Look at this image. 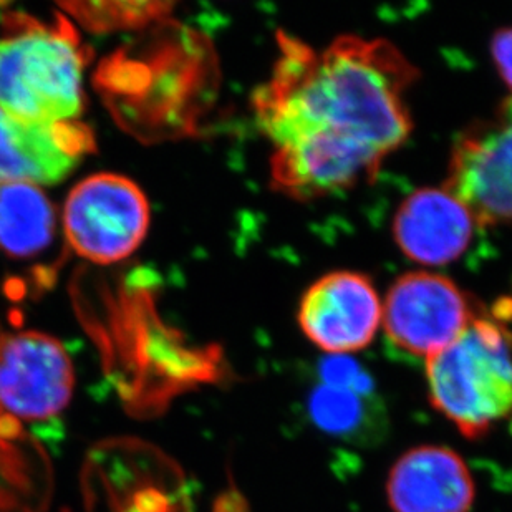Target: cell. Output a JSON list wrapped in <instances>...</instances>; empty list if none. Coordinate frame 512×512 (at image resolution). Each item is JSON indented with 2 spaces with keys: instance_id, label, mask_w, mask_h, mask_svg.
<instances>
[{
  "instance_id": "cell-11",
  "label": "cell",
  "mask_w": 512,
  "mask_h": 512,
  "mask_svg": "<svg viewBox=\"0 0 512 512\" xmlns=\"http://www.w3.org/2000/svg\"><path fill=\"white\" fill-rule=\"evenodd\" d=\"M387 496L393 512H469L474 503L473 476L456 451L418 446L393 464Z\"/></svg>"
},
{
  "instance_id": "cell-15",
  "label": "cell",
  "mask_w": 512,
  "mask_h": 512,
  "mask_svg": "<svg viewBox=\"0 0 512 512\" xmlns=\"http://www.w3.org/2000/svg\"><path fill=\"white\" fill-rule=\"evenodd\" d=\"M491 58H493L499 77L512 92V27L499 29L491 39Z\"/></svg>"
},
{
  "instance_id": "cell-4",
  "label": "cell",
  "mask_w": 512,
  "mask_h": 512,
  "mask_svg": "<svg viewBox=\"0 0 512 512\" xmlns=\"http://www.w3.org/2000/svg\"><path fill=\"white\" fill-rule=\"evenodd\" d=\"M150 213L148 199L131 179L93 174L68 194L63 229L78 256L107 266L140 247L150 228Z\"/></svg>"
},
{
  "instance_id": "cell-12",
  "label": "cell",
  "mask_w": 512,
  "mask_h": 512,
  "mask_svg": "<svg viewBox=\"0 0 512 512\" xmlns=\"http://www.w3.org/2000/svg\"><path fill=\"white\" fill-rule=\"evenodd\" d=\"M55 236V211L32 184L0 186V251L30 257L45 251Z\"/></svg>"
},
{
  "instance_id": "cell-6",
  "label": "cell",
  "mask_w": 512,
  "mask_h": 512,
  "mask_svg": "<svg viewBox=\"0 0 512 512\" xmlns=\"http://www.w3.org/2000/svg\"><path fill=\"white\" fill-rule=\"evenodd\" d=\"M443 186L466 204L478 228L512 223V97L459 135Z\"/></svg>"
},
{
  "instance_id": "cell-5",
  "label": "cell",
  "mask_w": 512,
  "mask_h": 512,
  "mask_svg": "<svg viewBox=\"0 0 512 512\" xmlns=\"http://www.w3.org/2000/svg\"><path fill=\"white\" fill-rule=\"evenodd\" d=\"M481 310L450 277L413 271L388 289L382 300V324L393 345L428 360L455 342Z\"/></svg>"
},
{
  "instance_id": "cell-3",
  "label": "cell",
  "mask_w": 512,
  "mask_h": 512,
  "mask_svg": "<svg viewBox=\"0 0 512 512\" xmlns=\"http://www.w3.org/2000/svg\"><path fill=\"white\" fill-rule=\"evenodd\" d=\"M85 54L65 22L0 40V110L30 123H70L83 112Z\"/></svg>"
},
{
  "instance_id": "cell-1",
  "label": "cell",
  "mask_w": 512,
  "mask_h": 512,
  "mask_svg": "<svg viewBox=\"0 0 512 512\" xmlns=\"http://www.w3.org/2000/svg\"><path fill=\"white\" fill-rule=\"evenodd\" d=\"M276 45L271 75L252 93L272 188L312 201L373 181L413 131L406 93L418 68L385 39L342 35L314 47L279 30Z\"/></svg>"
},
{
  "instance_id": "cell-10",
  "label": "cell",
  "mask_w": 512,
  "mask_h": 512,
  "mask_svg": "<svg viewBox=\"0 0 512 512\" xmlns=\"http://www.w3.org/2000/svg\"><path fill=\"white\" fill-rule=\"evenodd\" d=\"M478 224L461 199L443 184L413 191L393 219V237L410 261L446 266L463 256Z\"/></svg>"
},
{
  "instance_id": "cell-14",
  "label": "cell",
  "mask_w": 512,
  "mask_h": 512,
  "mask_svg": "<svg viewBox=\"0 0 512 512\" xmlns=\"http://www.w3.org/2000/svg\"><path fill=\"white\" fill-rule=\"evenodd\" d=\"M62 7L97 32L141 27L171 9L170 4L160 2H75Z\"/></svg>"
},
{
  "instance_id": "cell-8",
  "label": "cell",
  "mask_w": 512,
  "mask_h": 512,
  "mask_svg": "<svg viewBox=\"0 0 512 512\" xmlns=\"http://www.w3.org/2000/svg\"><path fill=\"white\" fill-rule=\"evenodd\" d=\"M302 334L330 355L368 347L382 325V299L363 274L335 271L305 290L297 310Z\"/></svg>"
},
{
  "instance_id": "cell-9",
  "label": "cell",
  "mask_w": 512,
  "mask_h": 512,
  "mask_svg": "<svg viewBox=\"0 0 512 512\" xmlns=\"http://www.w3.org/2000/svg\"><path fill=\"white\" fill-rule=\"evenodd\" d=\"M95 150L87 125L30 123L0 110V186L60 183Z\"/></svg>"
},
{
  "instance_id": "cell-2",
  "label": "cell",
  "mask_w": 512,
  "mask_h": 512,
  "mask_svg": "<svg viewBox=\"0 0 512 512\" xmlns=\"http://www.w3.org/2000/svg\"><path fill=\"white\" fill-rule=\"evenodd\" d=\"M431 405L468 440L512 415V334L481 310L455 342L426 360Z\"/></svg>"
},
{
  "instance_id": "cell-7",
  "label": "cell",
  "mask_w": 512,
  "mask_h": 512,
  "mask_svg": "<svg viewBox=\"0 0 512 512\" xmlns=\"http://www.w3.org/2000/svg\"><path fill=\"white\" fill-rule=\"evenodd\" d=\"M75 390V368L62 343L44 332L0 337V408L25 421L62 413Z\"/></svg>"
},
{
  "instance_id": "cell-13",
  "label": "cell",
  "mask_w": 512,
  "mask_h": 512,
  "mask_svg": "<svg viewBox=\"0 0 512 512\" xmlns=\"http://www.w3.org/2000/svg\"><path fill=\"white\" fill-rule=\"evenodd\" d=\"M309 415L320 430L340 440L370 443L382 435L383 411L365 388L324 382L309 398Z\"/></svg>"
}]
</instances>
